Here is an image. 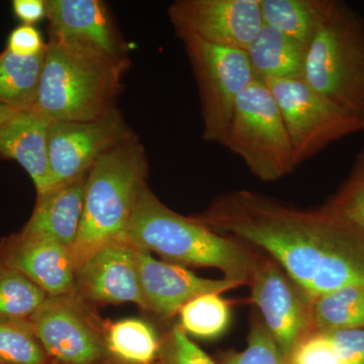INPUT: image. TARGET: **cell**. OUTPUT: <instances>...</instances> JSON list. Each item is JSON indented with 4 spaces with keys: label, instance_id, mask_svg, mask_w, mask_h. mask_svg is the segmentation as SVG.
<instances>
[{
    "label": "cell",
    "instance_id": "1",
    "mask_svg": "<svg viewBox=\"0 0 364 364\" xmlns=\"http://www.w3.org/2000/svg\"><path fill=\"white\" fill-rule=\"evenodd\" d=\"M191 217L265 251L311 301L341 287H364V233L325 208L306 210L240 189Z\"/></svg>",
    "mask_w": 364,
    "mask_h": 364
},
{
    "label": "cell",
    "instance_id": "2",
    "mask_svg": "<svg viewBox=\"0 0 364 364\" xmlns=\"http://www.w3.org/2000/svg\"><path fill=\"white\" fill-rule=\"evenodd\" d=\"M129 63L86 41L52 37L46 44L37 100L30 111L50 122L92 121L117 109Z\"/></svg>",
    "mask_w": 364,
    "mask_h": 364
},
{
    "label": "cell",
    "instance_id": "3",
    "mask_svg": "<svg viewBox=\"0 0 364 364\" xmlns=\"http://www.w3.org/2000/svg\"><path fill=\"white\" fill-rule=\"evenodd\" d=\"M124 239L136 248L159 254L182 267L221 270L225 279L241 286H248L257 258L246 244L172 210L147 184L139 193Z\"/></svg>",
    "mask_w": 364,
    "mask_h": 364
},
{
    "label": "cell",
    "instance_id": "4",
    "mask_svg": "<svg viewBox=\"0 0 364 364\" xmlns=\"http://www.w3.org/2000/svg\"><path fill=\"white\" fill-rule=\"evenodd\" d=\"M147 176V156L138 136L112 148L91 166L80 229L71 250L76 269L97 249L124 239Z\"/></svg>",
    "mask_w": 364,
    "mask_h": 364
},
{
    "label": "cell",
    "instance_id": "5",
    "mask_svg": "<svg viewBox=\"0 0 364 364\" xmlns=\"http://www.w3.org/2000/svg\"><path fill=\"white\" fill-rule=\"evenodd\" d=\"M301 79L364 119V20L346 2L322 0Z\"/></svg>",
    "mask_w": 364,
    "mask_h": 364
},
{
    "label": "cell",
    "instance_id": "6",
    "mask_svg": "<svg viewBox=\"0 0 364 364\" xmlns=\"http://www.w3.org/2000/svg\"><path fill=\"white\" fill-rule=\"evenodd\" d=\"M224 147L263 182H277L296 168L279 107L263 81L255 79L237 100Z\"/></svg>",
    "mask_w": 364,
    "mask_h": 364
},
{
    "label": "cell",
    "instance_id": "7",
    "mask_svg": "<svg viewBox=\"0 0 364 364\" xmlns=\"http://www.w3.org/2000/svg\"><path fill=\"white\" fill-rule=\"evenodd\" d=\"M179 39L198 85L203 141L223 146L237 100L256 79L247 53L210 44L195 37Z\"/></svg>",
    "mask_w": 364,
    "mask_h": 364
},
{
    "label": "cell",
    "instance_id": "8",
    "mask_svg": "<svg viewBox=\"0 0 364 364\" xmlns=\"http://www.w3.org/2000/svg\"><path fill=\"white\" fill-rule=\"evenodd\" d=\"M263 82L286 124L296 167L332 143L364 131V119L323 97L301 78L268 79Z\"/></svg>",
    "mask_w": 364,
    "mask_h": 364
},
{
    "label": "cell",
    "instance_id": "9",
    "mask_svg": "<svg viewBox=\"0 0 364 364\" xmlns=\"http://www.w3.org/2000/svg\"><path fill=\"white\" fill-rule=\"evenodd\" d=\"M77 294L49 296L30 317L48 358L59 364H95L107 353L105 330Z\"/></svg>",
    "mask_w": 364,
    "mask_h": 364
},
{
    "label": "cell",
    "instance_id": "10",
    "mask_svg": "<svg viewBox=\"0 0 364 364\" xmlns=\"http://www.w3.org/2000/svg\"><path fill=\"white\" fill-rule=\"evenodd\" d=\"M251 298L287 361L299 344L315 332L311 299L269 256H258L249 277Z\"/></svg>",
    "mask_w": 364,
    "mask_h": 364
},
{
    "label": "cell",
    "instance_id": "11",
    "mask_svg": "<svg viewBox=\"0 0 364 364\" xmlns=\"http://www.w3.org/2000/svg\"><path fill=\"white\" fill-rule=\"evenodd\" d=\"M135 136L117 109L92 121L51 122L49 157L53 188L85 176L102 154Z\"/></svg>",
    "mask_w": 364,
    "mask_h": 364
},
{
    "label": "cell",
    "instance_id": "12",
    "mask_svg": "<svg viewBox=\"0 0 364 364\" xmlns=\"http://www.w3.org/2000/svg\"><path fill=\"white\" fill-rule=\"evenodd\" d=\"M169 20L177 37L247 51L263 26L261 0H176Z\"/></svg>",
    "mask_w": 364,
    "mask_h": 364
},
{
    "label": "cell",
    "instance_id": "13",
    "mask_svg": "<svg viewBox=\"0 0 364 364\" xmlns=\"http://www.w3.org/2000/svg\"><path fill=\"white\" fill-rule=\"evenodd\" d=\"M86 301L134 303L147 310L136 248L126 239L102 246L76 269V291Z\"/></svg>",
    "mask_w": 364,
    "mask_h": 364
},
{
    "label": "cell",
    "instance_id": "14",
    "mask_svg": "<svg viewBox=\"0 0 364 364\" xmlns=\"http://www.w3.org/2000/svg\"><path fill=\"white\" fill-rule=\"evenodd\" d=\"M141 286L147 310L168 318L181 312L182 306L208 294H221L241 287L227 279H208L198 277L182 265L155 259L149 251L136 248Z\"/></svg>",
    "mask_w": 364,
    "mask_h": 364
},
{
    "label": "cell",
    "instance_id": "15",
    "mask_svg": "<svg viewBox=\"0 0 364 364\" xmlns=\"http://www.w3.org/2000/svg\"><path fill=\"white\" fill-rule=\"evenodd\" d=\"M0 261L25 275L47 296L75 293L73 256L70 249L56 242L20 232L0 242Z\"/></svg>",
    "mask_w": 364,
    "mask_h": 364
},
{
    "label": "cell",
    "instance_id": "16",
    "mask_svg": "<svg viewBox=\"0 0 364 364\" xmlns=\"http://www.w3.org/2000/svg\"><path fill=\"white\" fill-rule=\"evenodd\" d=\"M49 36L86 41L119 61L129 63L124 42L109 6L100 0H47Z\"/></svg>",
    "mask_w": 364,
    "mask_h": 364
},
{
    "label": "cell",
    "instance_id": "17",
    "mask_svg": "<svg viewBox=\"0 0 364 364\" xmlns=\"http://www.w3.org/2000/svg\"><path fill=\"white\" fill-rule=\"evenodd\" d=\"M51 122L33 111L16 112L0 126V157L14 160L35 184L37 196L53 188L49 157Z\"/></svg>",
    "mask_w": 364,
    "mask_h": 364
},
{
    "label": "cell",
    "instance_id": "18",
    "mask_svg": "<svg viewBox=\"0 0 364 364\" xmlns=\"http://www.w3.org/2000/svg\"><path fill=\"white\" fill-rule=\"evenodd\" d=\"M86 177L87 174L38 196L35 210L21 233L48 239L72 250L82 220Z\"/></svg>",
    "mask_w": 364,
    "mask_h": 364
},
{
    "label": "cell",
    "instance_id": "19",
    "mask_svg": "<svg viewBox=\"0 0 364 364\" xmlns=\"http://www.w3.org/2000/svg\"><path fill=\"white\" fill-rule=\"evenodd\" d=\"M306 51V46L263 23L246 53L255 78L265 81L301 78Z\"/></svg>",
    "mask_w": 364,
    "mask_h": 364
},
{
    "label": "cell",
    "instance_id": "20",
    "mask_svg": "<svg viewBox=\"0 0 364 364\" xmlns=\"http://www.w3.org/2000/svg\"><path fill=\"white\" fill-rule=\"evenodd\" d=\"M46 50V49H45ZM45 51L32 57L0 53V105L30 111L37 100Z\"/></svg>",
    "mask_w": 364,
    "mask_h": 364
},
{
    "label": "cell",
    "instance_id": "21",
    "mask_svg": "<svg viewBox=\"0 0 364 364\" xmlns=\"http://www.w3.org/2000/svg\"><path fill=\"white\" fill-rule=\"evenodd\" d=\"M315 332L364 328V287H345L311 301Z\"/></svg>",
    "mask_w": 364,
    "mask_h": 364
},
{
    "label": "cell",
    "instance_id": "22",
    "mask_svg": "<svg viewBox=\"0 0 364 364\" xmlns=\"http://www.w3.org/2000/svg\"><path fill=\"white\" fill-rule=\"evenodd\" d=\"M107 352L124 364H152L159 356L154 329L140 318L117 321L105 330Z\"/></svg>",
    "mask_w": 364,
    "mask_h": 364
},
{
    "label": "cell",
    "instance_id": "23",
    "mask_svg": "<svg viewBox=\"0 0 364 364\" xmlns=\"http://www.w3.org/2000/svg\"><path fill=\"white\" fill-rule=\"evenodd\" d=\"M322 0H261L263 23L308 47Z\"/></svg>",
    "mask_w": 364,
    "mask_h": 364
},
{
    "label": "cell",
    "instance_id": "24",
    "mask_svg": "<svg viewBox=\"0 0 364 364\" xmlns=\"http://www.w3.org/2000/svg\"><path fill=\"white\" fill-rule=\"evenodd\" d=\"M181 327L186 334L198 338H215L226 331L230 306L219 294H208L191 299L182 306Z\"/></svg>",
    "mask_w": 364,
    "mask_h": 364
},
{
    "label": "cell",
    "instance_id": "25",
    "mask_svg": "<svg viewBox=\"0 0 364 364\" xmlns=\"http://www.w3.org/2000/svg\"><path fill=\"white\" fill-rule=\"evenodd\" d=\"M30 318H0V364H49Z\"/></svg>",
    "mask_w": 364,
    "mask_h": 364
},
{
    "label": "cell",
    "instance_id": "26",
    "mask_svg": "<svg viewBox=\"0 0 364 364\" xmlns=\"http://www.w3.org/2000/svg\"><path fill=\"white\" fill-rule=\"evenodd\" d=\"M47 296L28 277L0 261V318H30Z\"/></svg>",
    "mask_w": 364,
    "mask_h": 364
},
{
    "label": "cell",
    "instance_id": "27",
    "mask_svg": "<svg viewBox=\"0 0 364 364\" xmlns=\"http://www.w3.org/2000/svg\"><path fill=\"white\" fill-rule=\"evenodd\" d=\"M323 208L364 233V148L356 157L350 176Z\"/></svg>",
    "mask_w": 364,
    "mask_h": 364
},
{
    "label": "cell",
    "instance_id": "28",
    "mask_svg": "<svg viewBox=\"0 0 364 364\" xmlns=\"http://www.w3.org/2000/svg\"><path fill=\"white\" fill-rule=\"evenodd\" d=\"M222 364H291L280 352L262 318L251 324L247 346L243 351L228 353Z\"/></svg>",
    "mask_w": 364,
    "mask_h": 364
},
{
    "label": "cell",
    "instance_id": "29",
    "mask_svg": "<svg viewBox=\"0 0 364 364\" xmlns=\"http://www.w3.org/2000/svg\"><path fill=\"white\" fill-rule=\"evenodd\" d=\"M160 364H217L182 330L174 326L160 343Z\"/></svg>",
    "mask_w": 364,
    "mask_h": 364
},
{
    "label": "cell",
    "instance_id": "30",
    "mask_svg": "<svg viewBox=\"0 0 364 364\" xmlns=\"http://www.w3.org/2000/svg\"><path fill=\"white\" fill-rule=\"evenodd\" d=\"M293 364H342L330 340L323 333L314 332L296 347Z\"/></svg>",
    "mask_w": 364,
    "mask_h": 364
},
{
    "label": "cell",
    "instance_id": "31",
    "mask_svg": "<svg viewBox=\"0 0 364 364\" xmlns=\"http://www.w3.org/2000/svg\"><path fill=\"white\" fill-rule=\"evenodd\" d=\"M321 333L330 340L342 364H364V328Z\"/></svg>",
    "mask_w": 364,
    "mask_h": 364
},
{
    "label": "cell",
    "instance_id": "32",
    "mask_svg": "<svg viewBox=\"0 0 364 364\" xmlns=\"http://www.w3.org/2000/svg\"><path fill=\"white\" fill-rule=\"evenodd\" d=\"M6 49L16 56L32 57L45 51L46 43L35 26L21 25L9 33Z\"/></svg>",
    "mask_w": 364,
    "mask_h": 364
},
{
    "label": "cell",
    "instance_id": "33",
    "mask_svg": "<svg viewBox=\"0 0 364 364\" xmlns=\"http://www.w3.org/2000/svg\"><path fill=\"white\" fill-rule=\"evenodd\" d=\"M13 11L23 25L33 26L47 16V6L44 0H14Z\"/></svg>",
    "mask_w": 364,
    "mask_h": 364
},
{
    "label": "cell",
    "instance_id": "34",
    "mask_svg": "<svg viewBox=\"0 0 364 364\" xmlns=\"http://www.w3.org/2000/svg\"><path fill=\"white\" fill-rule=\"evenodd\" d=\"M18 112L20 111H16V109H11V107L0 105V126L6 123L7 119H11V117L14 116Z\"/></svg>",
    "mask_w": 364,
    "mask_h": 364
},
{
    "label": "cell",
    "instance_id": "35",
    "mask_svg": "<svg viewBox=\"0 0 364 364\" xmlns=\"http://www.w3.org/2000/svg\"><path fill=\"white\" fill-rule=\"evenodd\" d=\"M95 364H124L119 363V361H100V363Z\"/></svg>",
    "mask_w": 364,
    "mask_h": 364
},
{
    "label": "cell",
    "instance_id": "36",
    "mask_svg": "<svg viewBox=\"0 0 364 364\" xmlns=\"http://www.w3.org/2000/svg\"><path fill=\"white\" fill-rule=\"evenodd\" d=\"M51 364H59V363H55V361H54V363H52Z\"/></svg>",
    "mask_w": 364,
    "mask_h": 364
}]
</instances>
